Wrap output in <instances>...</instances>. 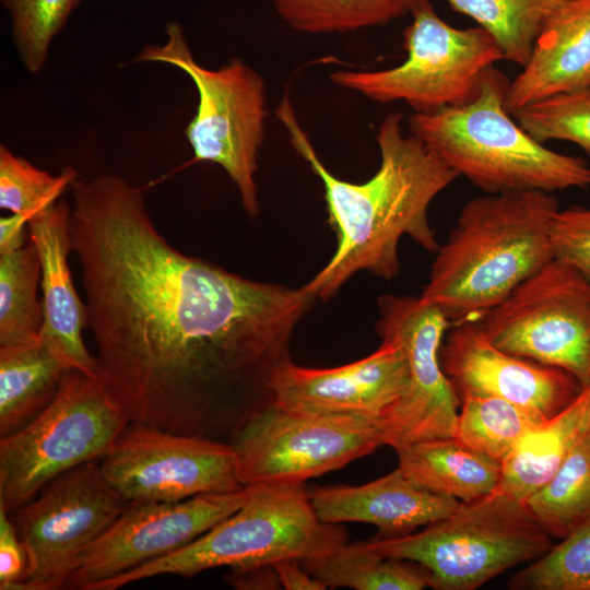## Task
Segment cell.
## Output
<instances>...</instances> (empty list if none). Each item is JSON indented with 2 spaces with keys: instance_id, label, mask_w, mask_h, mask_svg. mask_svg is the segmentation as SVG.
I'll return each mask as SVG.
<instances>
[{
  "instance_id": "cell-1",
  "label": "cell",
  "mask_w": 590,
  "mask_h": 590,
  "mask_svg": "<svg viewBox=\"0 0 590 590\" xmlns=\"http://www.w3.org/2000/svg\"><path fill=\"white\" fill-rule=\"evenodd\" d=\"M70 188L99 380L130 422L231 444L273 402L271 377L317 298L177 250L120 176Z\"/></svg>"
},
{
  "instance_id": "cell-2",
  "label": "cell",
  "mask_w": 590,
  "mask_h": 590,
  "mask_svg": "<svg viewBox=\"0 0 590 590\" xmlns=\"http://www.w3.org/2000/svg\"><path fill=\"white\" fill-rule=\"evenodd\" d=\"M276 115L294 150L322 181L328 222L337 234L333 256L305 284L316 298H331L361 271L386 280L396 278L403 236L436 252L439 243L428 210L434 199L459 176L420 138L410 131L404 133L402 114L391 113L380 122L376 134L379 167L373 177L359 184L338 178L324 166L287 93Z\"/></svg>"
},
{
  "instance_id": "cell-3",
  "label": "cell",
  "mask_w": 590,
  "mask_h": 590,
  "mask_svg": "<svg viewBox=\"0 0 590 590\" xmlns=\"http://www.w3.org/2000/svg\"><path fill=\"white\" fill-rule=\"evenodd\" d=\"M553 193H486L469 200L439 245L418 298L451 324L480 320L554 258Z\"/></svg>"
},
{
  "instance_id": "cell-4",
  "label": "cell",
  "mask_w": 590,
  "mask_h": 590,
  "mask_svg": "<svg viewBox=\"0 0 590 590\" xmlns=\"http://www.w3.org/2000/svg\"><path fill=\"white\" fill-rule=\"evenodd\" d=\"M510 82L495 67L470 102L432 113H413L409 131L448 167L485 193L590 188V165L550 150L507 110Z\"/></svg>"
},
{
  "instance_id": "cell-5",
  "label": "cell",
  "mask_w": 590,
  "mask_h": 590,
  "mask_svg": "<svg viewBox=\"0 0 590 590\" xmlns=\"http://www.w3.org/2000/svg\"><path fill=\"white\" fill-rule=\"evenodd\" d=\"M246 503L187 546L96 585L116 590L156 577L191 578L228 567L272 566L323 556L347 542L340 524L322 521L304 484L250 486Z\"/></svg>"
},
{
  "instance_id": "cell-6",
  "label": "cell",
  "mask_w": 590,
  "mask_h": 590,
  "mask_svg": "<svg viewBox=\"0 0 590 590\" xmlns=\"http://www.w3.org/2000/svg\"><path fill=\"white\" fill-rule=\"evenodd\" d=\"M524 502L496 488L473 502H460L446 518L418 533L374 539L382 557L413 562L437 590H473L507 569L534 560L553 546Z\"/></svg>"
},
{
  "instance_id": "cell-7",
  "label": "cell",
  "mask_w": 590,
  "mask_h": 590,
  "mask_svg": "<svg viewBox=\"0 0 590 590\" xmlns=\"http://www.w3.org/2000/svg\"><path fill=\"white\" fill-rule=\"evenodd\" d=\"M165 33L163 45H145L133 62L166 63L191 79L198 106L185 135L193 161L220 165L237 187L246 213L256 217L260 212L256 173L268 116L264 81L237 57L216 69L201 66L178 22L167 23Z\"/></svg>"
},
{
  "instance_id": "cell-8",
  "label": "cell",
  "mask_w": 590,
  "mask_h": 590,
  "mask_svg": "<svg viewBox=\"0 0 590 590\" xmlns=\"http://www.w3.org/2000/svg\"><path fill=\"white\" fill-rule=\"evenodd\" d=\"M129 423L99 378L69 369L49 404L0 438V507L11 515L55 477L101 460Z\"/></svg>"
},
{
  "instance_id": "cell-9",
  "label": "cell",
  "mask_w": 590,
  "mask_h": 590,
  "mask_svg": "<svg viewBox=\"0 0 590 590\" xmlns=\"http://www.w3.org/2000/svg\"><path fill=\"white\" fill-rule=\"evenodd\" d=\"M403 33L404 61L376 71L338 70L337 85L381 104L404 102L414 113H432L472 101L485 72L504 59L481 26L458 28L421 0Z\"/></svg>"
},
{
  "instance_id": "cell-10",
  "label": "cell",
  "mask_w": 590,
  "mask_h": 590,
  "mask_svg": "<svg viewBox=\"0 0 590 590\" xmlns=\"http://www.w3.org/2000/svg\"><path fill=\"white\" fill-rule=\"evenodd\" d=\"M231 445L243 486L304 484L387 446L384 418L304 414L270 403Z\"/></svg>"
},
{
  "instance_id": "cell-11",
  "label": "cell",
  "mask_w": 590,
  "mask_h": 590,
  "mask_svg": "<svg viewBox=\"0 0 590 590\" xmlns=\"http://www.w3.org/2000/svg\"><path fill=\"white\" fill-rule=\"evenodd\" d=\"M499 349L590 384V279L553 258L480 319Z\"/></svg>"
},
{
  "instance_id": "cell-12",
  "label": "cell",
  "mask_w": 590,
  "mask_h": 590,
  "mask_svg": "<svg viewBox=\"0 0 590 590\" xmlns=\"http://www.w3.org/2000/svg\"><path fill=\"white\" fill-rule=\"evenodd\" d=\"M129 504L105 479L99 460L47 483L10 515L28 556L19 590L67 588L84 553Z\"/></svg>"
},
{
  "instance_id": "cell-13",
  "label": "cell",
  "mask_w": 590,
  "mask_h": 590,
  "mask_svg": "<svg viewBox=\"0 0 590 590\" xmlns=\"http://www.w3.org/2000/svg\"><path fill=\"white\" fill-rule=\"evenodd\" d=\"M99 467L129 503L178 502L244 487L231 444L135 422L126 426Z\"/></svg>"
},
{
  "instance_id": "cell-14",
  "label": "cell",
  "mask_w": 590,
  "mask_h": 590,
  "mask_svg": "<svg viewBox=\"0 0 590 590\" xmlns=\"http://www.w3.org/2000/svg\"><path fill=\"white\" fill-rule=\"evenodd\" d=\"M378 308V334L402 347L410 374L405 393L385 420L387 446L451 437L461 401L439 357L451 322L418 297L382 295Z\"/></svg>"
},
{
  "instance_id": "cell-15",
  "label": "cell",
  "mask_w": 590,
  "mask_h": 590,
  "mask_svg": "<svg viewBox=\"0 0 590 590\" xmlns=\"http://www.w3.org/2000/svg\"><path fill=\"white\" fill-rule=\"evenodd\" d=\"M250 493L251 487L244 486L178 502L130 503L84 553L67 588L93 590L105 580L177 552L238 510Z\"/></svg>"
},
{
  "instance_id": "cell-16",
  "label": "cell",
  "mask_w": 590,
  "mask_h": 590,
  "mask_svg": "<svg viewBox=\"0 0 590 590\" xmlns=\"http://www.w3.org/2000/svg\"><path fill=\"white\" fill-rule=\"evenodd\" d=\"M439 357L459 398L497 397L543 418L564 410L582 389L578 380L564 369L497 347L485 334L480 320L451 324Z\"/></svg>"
},
{
  "instance_id": "cell-17",
  "label": "cell",
  "mask_w": 590,
  "mask_h": 590,
  "mask_svg": "<svg viewBox=\"0 0 590 590\" xmlns=\"http://www.w3.org/2000/svg\"><path fill=\"white\" fill-rule=\"evenodd\" d=\"M402 347L381 340L371 354L342 366L309 368L287 358L274 370L273 403L304 414H347L386 420L409 386Z\"/></svg>"
},
{
  "instance_id": "cell-18",
  "label": "cell",
  "mask_w": 590,
  "mask_h": 590,
  "mask_svg": "<svg viewBox=\"0 0 590 590\" xmlns=\"http://www.w3.org/2000/svg\"><path fill=\"white\" fill-rule=\"evenodd\" d=\"M71 209L60 200L28 223L30 239L40 263L43 292L42 342L69 368L98 378V365L87 351L82 331L87 307L80 299L69 268L72 251Z\"/></svg>"
},
{
  "instance_id": "cell-19",
  "label": "cell",
  "mask_w": 590,
  "mask_h": 590,
  "mask_svg": "<svg viewBox=\"0 0 590 590\" xmlns=\"http://www.w3.org/2000/svg\"><path fill=\"white\" fill-rule=\"evenodd\" d=\"M308 493L322 521L369 523L378 528L376 539L412 533L448 517L460 504L417 485L399 468L363 485L314 487Z\"/></svg>"
},
{
  "instance_id": "cell-20",
  "label": "cell",
  "mask_w": 590,
  "mask_h": 590,
  "mask_svg": "<svg viewBox=\"0 0 590 590\" xmlns=\"http://www.w3.org/2000/svg\"><path fill=\"white\" fill-rule=\"evenodd\" d=\"M590 86V0H571L546 23L505 105L512 114L547 96Z\"/></svg>"
},
{
  "instance_id": "cell-21",
  "label": "cell",
  "mask_w": 590,
  "mask_h": 590,
  "mask_svg": "<svg viewBox=\"0 0 590 590\" xmlns=\"http://www.w3.org/2000/svg\"><path fill=\"white\" fill-rule=\"evenodd\" d=\"M590 420V384L564 410L532 427L502 461L498 489L524 502L559 469Z\"/></svg>"
},
{
  "instance_id": "cell-22",
  "label": "cell",
  "mask_w": 590,
  "mask_h": 590,
  "mask_svg": "<svg viewBox=\"0 0 590 590\" xmlns=\"http://www.w3.org/2000/svg\"><path fill=\"white\" fill-rule=\"evenodd\" d=\"M394 450L398 468L411 481L459 502L482 498L494 492L500 481V462L452 436L424 439Z\"/></svg>"
},
{
  "instance_id": "cell-23",
  "label": "cell",
  "mask_w": 590,
  "mask_h": 590,
  "mask_svg": "<svg viewBox=\"0 0 590 590\" xmlns=\"http://www.w3.org/2000/svg\"><path fill=\"white\" fill-rule=\"evenodd\" d=\"M68 370L40 339L0 346V437L33 421L54 399Z\"/></svg>"
},
{
  "instance_id": "cell-24",
  "label": "cell",
  "mask_w": 590,
  "mask_h": 590,
  "mask_svg": "<svg viewBox=\"0 0 590 590\" xmlns=\"http://www.w3.org/2000/svg\"><path fill=\"white\" fill-rule=\"evenodd\" d=\"M300 565L327 588L355 590H422L429 587L420 565L382 557L367 542L345 543L330 553Z\"/></svg>"
},
{
  "instance_id": "cell-25",
  "label": "cell",
  "mask_w": 590,
  "mask_h": 590,
  "mask_svg": "<svg viewBox=\"0 0 590 590\" xmlns=\"http://www.w3.org/2000/svg\"><path fill=\"white\" fill-rule=\"evenodd\" d=\"M524 504L553 539L590 521V420L556 473Z\"/></svg>"
},
{
  "instance_id": "cell-26",
  "label": "cell",
  "mask_w": 590,
  "mask_h": 590,
  "mask_svg": "<svg viewBox=\"0 0 590 590\" xmlns=\"http://www.w3.org/2000/svg\"><path fill=\"white\" fill-rule=\"evenodd\" d=\"M487 31L504 59L524 67L550 19L571 0H446Z\"/></svg>"
},
{
  "instance_id": "cell-27",
  "label": "cell",
  "mask_w": 590,
  "mask_h": 590,
  "mask_svg": "<svg viewBox=\"0 0 590 590\" xmlns=\"http://www.w3.org/2000/svg\"><path fill=\"white\" fill-rule=\"evenodd\" d=\"M292 30L308 34L349 33L387 24L421 0H268Z\"/></svg>"
},
{
  "instance_id": "cell-28",
  "label": "cell",
  "mask_w": 590,
  "mask_h": 590,
  "mask_svg": "<svg viewBox=\"0 0 590 590\" xmlns=\"http://www.w3.org/2000/svg\"><path fill=\"white\" fill-rule=\"evenodd\" d=\"M40 263L30 241L22 248L0 255V346L39 340L43 305L37 299Z\"/></svg>"
},
{
  "instance_id": "cell-29",
  "label": "cell",
  "mask_w": 590,
  "mask_h": 590,
  "mask_svg": "<svg viewBox=\"0 0 590 590\" xmlns=\"http://www.w3.org/2000/svg\"><path fill=\"white\" fill-rule=\"evenodd\" d=\"M460 401L452 437L500 463L524 434L546 420L497 397L464 396Z\"/></svg>"
},
{
  "instance_id": "cell-30",
  "label": "cell",
  "mask_w": 590,
  "mask_h": 590,
  "mask_svg": "<svg viewBox=\"0 0 590 590\" xmlns=\"http://www.w3.org/2000/svg\"><path fill=\"white\" fill-rule=\"evenodd\" d=\"M82 0H0L11 21L12 43L23 67L38 74L52 40Z\"/></svg>"
},
{
  "instance_id": "cell-31",
  "label": "cell",
  "mask_w": 590,
  "mask_h": 590,
  "mask_svg": "<svg viewBox=\"0 0 590 590\" xmlns=\"http://www.w3.org/2000/svg\"><path fill=\"white\" fill-rule=\"evenodd\" d=\"M75 179L72 167L52 176L0 145V208L27 217L28 223L58 202Z\"/></svg>"
},
{
  "instance_id": "cell-32",
  "label": "cell",
  "mask_w": 590,
  "mask_h": 590,
  "mask_svg": "<svg viewBox=\"0 0 590 590\" xmlns=\"http://www.w3.org/2000/svg\"><path fill=\"white\" fill-rule=\"evenodd\" d=\"M512 590H590V521L508 581Z\"/></svg>"
},
{
  "instance_id": "cell-33",
  "label": "cell",
  "mask_w": 590,
  "mask_h": 590,
  "mask_svg": "<svg viewBox=\"0 0 590 590\" xmlns=\"http://www.w3.org/2000/svg\"><path fill=\"white\" fill-rule=\"evenodd\" d=\"M511 115L538 142L569 141L590 156V86L547 96Z\"/></svg>"
},
{
  "instance_id": "cell-34",
  "label": "cell",
  "mask_w": 590,
  "mask_h": 590,
  "mask_svg": "<svg viewBox=\"0 0 590 590\" xmlns=\"http://www.w3.org/2000/svg\"><path fill=\"white\" fill-rule=\"evenodd\" d=\"M554 258L580 270L590 279V208L559 209L552 225Z\"/></svg>"
},
{
  "instance_id": "cell-35",
  "label": "cell",
  "mask_w": 590,
  "mask_h": 590,
  "mask_svg": "<svg viewBox=\"0 0 590 590\" xmlns=\"http://www.w3.org/2000/svg\"><path fill=\"white\" fill-rule=\"evenodd\" d=\"M28 568L26 548L10 515L0 507V589L19 590Z\"/></svg>"
},
{
  "instance_id": "cell-36",
  "label": "cell",
  "mask_w": 590,
  "mask_h": 590,
  "mask_svg": "<svg viewBox=\"0 0 590 590\" xmlns=\"http://www.w3.org/2000/svg\"><path fill=\"white\" fill-rule=\"evenodd\" d=\"M225 579L232 587L239 590L282 589L273 565L231 569Z\"/></svg>"
},
{
  "instance_id": "cell-37",
  "label": "cell",
  "mask_w": 590,
  "mask_h": 590,
  "mask_svg": "<svg viewBox=\"0 0 590 590\" xmlns=\"http://www.w3.org/2000/svg\"><path fill=\"white\" fill-rule=\"evenodd\" d=\"M282 589L324 590L327 587L309 574L299 562L282 560L273 565Z\"/></svg>"
},
{
  "instance_id": "cell-38",
  "label": "cell",
  "mask_w": 590,
  "mask_h": 590,
  "mask_svg": "<svg viewBox=\"0 0 590 590\" xmlns=\"http://www.w3.org/2000/svg\"><path fill=\"white\" fill-rule=\"evenodd\" d=\"M27 217L13 214L0 219V255L24 247L26 241Z\"/></svg>"
}]
</instances>
